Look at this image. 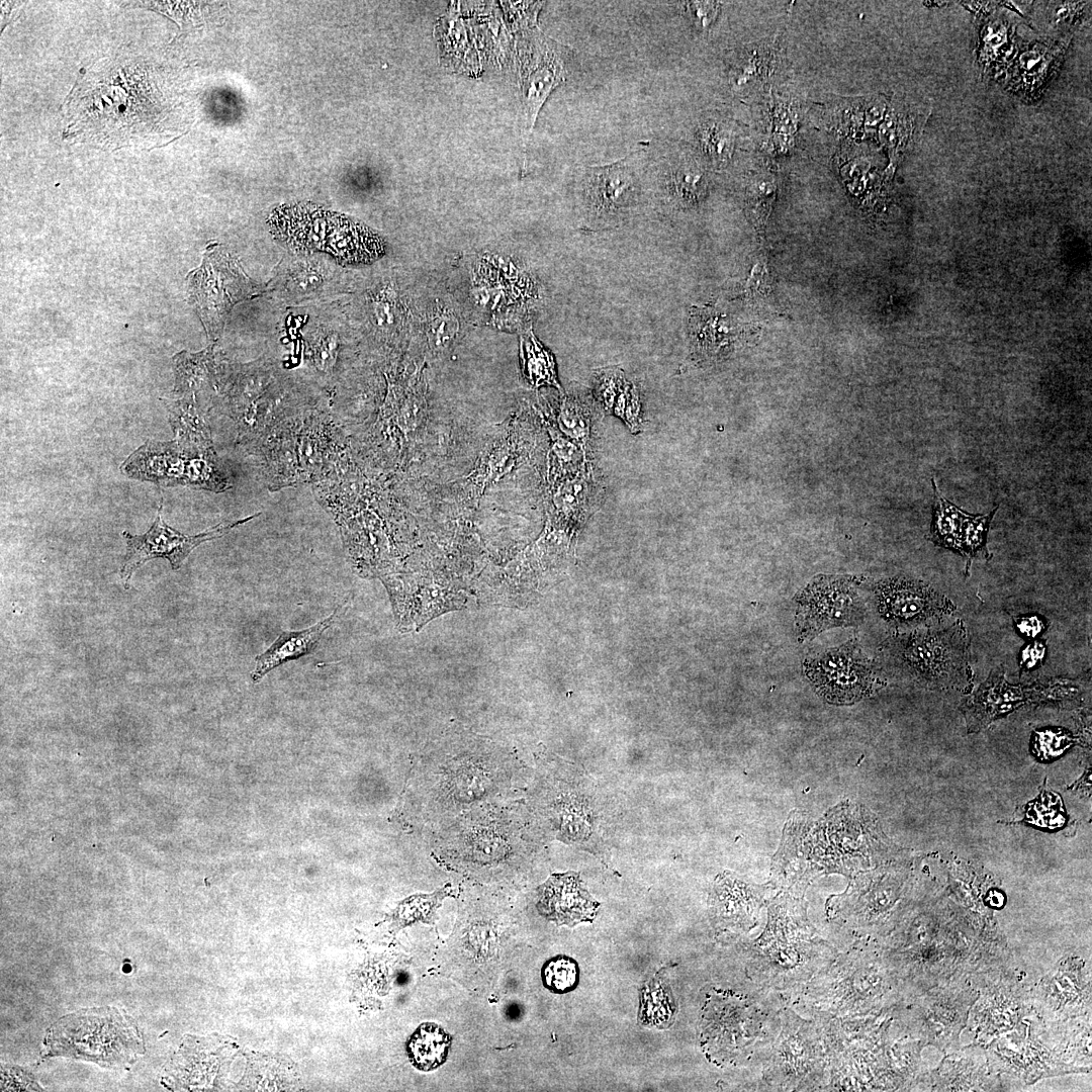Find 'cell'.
<instances>
[{
	"mask_svg": "<svg viewBox=\"0 0 1092 1092\" xmlns=\"http://www.w3.org/2000/svg\"><path fill=\"white\" fill-rule=\"evenodd\" d=\"M763 1077L779 1090L827 1087L829 1061L815 1021L801 1018L790 1008L781 1011L780 1033L771 1044Z\"/></svg>",
	"mask_w": 1092,
	"mask_h": 1092,
	"instance_id": "ba28073f",
	"label": "cell"
},
{
	"mask_svg": "<svg viewBox=\"0 0 1092 1092\" xmlns=\"http://www.w3.org/2000/svg\"><path fill=\"white\" fill-rule=\"evenodd\" d=\"M796 621L801 639L826 629L860 622L863 605L850 577L820 576L797 596Z\"/></svg>",
	"mask_w": 1092,
	"mask_h": 1092,
	"instance_id": "4fadbf2b",
	"label": "cell"
},
{
	"mask_svg": "<svg viewBox=\"0 0 1092 1092\" xmlns=\"http://www.w3.org/2000/svg\"><path fill=\"white\" fill-rule=\"evenodd\" d=\"M170 424L178 442L201 449L213 447L207 419L193 399L173 402Z\"/></svg>",
	"mask_w": 1092,
	"mask_h": 1092,
	"instance_id": "4316f807",
	"label": "cell"
},
{
	"mask_svg": "<svg viewBox=\"0 0 1092 1092\" xmlns=\"http://www.w3.org/2000/svg\"><path fill=\"white\" fill-rule=\"evenodd\" d=\"M837 953L809 922L804 908L783 900L771 907L763 932L750 946L749 971L764 988L798 991Z\"/></svg>",
	"mask_w": 1092,
	"mask_h": 1092,
	"instance_id": "3957f363",
	"label": "cell"
},
{
	"mask_svg": "<svg viewBox=\"0 0 1092 1092\" xmlns=\"http://www.w3.org/2000/svg\"><path fill=\"white\" fill-rule=\"evenodd\" d=\"M1080 2H1065L1055 6L1052 18L1055 24H1072L1079 16L1084 5Z\"/></svg>",
	"mask_w": 1092,
	"mask_h": 1092,
	"instance_id": "7bdbcfd3",
	"label": "cell"
},
{
	"mask_svg": "<svg viewBox=\"0 0 1092 1092\" xmlns=\"http://www.w3.org/2000/svg\"><path fill=\"white\" fill-rule=\"evenodd\" d=\"M996 507L988 515L972 516L967 514L963 525L961 534L962 552L961 555L966 558V572H968L972 559L979 553L989 558L990 554L986 547L987 534L994 514L997 511Z\"/></svg>",
	"mask_w": 1092,
	"mask_h": 1092,
	"instance_id": "4dcf8cb0",
	"label": "cell"
},
{
	"mask_svg": "<svg viewBox=\"0 0 1092 1092\" xmlns=\"http://www.w3.org/2000/svg\"><path fill=\"white\" fill-rule=\"evenodd\" d=\"M1069 41H1035L1017 53L1008 70L1009 89L1025 99H1036L1056 74Z\"/></svg>",
	"mask_w": 1092,
	"mask_h": 1092,
	"instance_id": "d6986e66",
	"label": "cell"
},
{
	"mask_svg": "<svg viewBox=\"0 0 1092 1092\" xmlns=\"http://www.w3.org/2000/svg\"><path fill=\"white\" fill-rule=\"evenodd\" d=\"M1049 689L1045 686L1041 688L1011 686L1005 680L1003 667L999 666L992 670L989 677L966 702L970 728H979L1029 699L1042 697L1039 694L1045 695L1044 692Z\"/></svg>",
	"mask_w": 1092,
	"mask_h": 1092,
	"instance_id": "ffe728a7",
	"label": "cell"
},
{
	"mask_svg": "<svg viewBox=\"0 0 1092 1092\" xmlns=\"http://www.w3.org/2000/svg\"><path fill=\"white\" fill-rule=\"evenodd\" d=\"M522 69V88L530 130L550 92L564 81L559 48L543 37L535 38Z\"/></svg>",
	"mask_w": 1092,
	"mask_h": 1092,
	"instance_id": "ac0fdd59",
	"label": "cell"
},
{
	"mask_svg": "<svg viewBox=\"0 0 1092 1092\" xmlns=\"http://www.w3.org/2000/svg\"><path fill=\"white\" fill-rule=\"evenodd\" d=\"M1003 902H1004V897H1003V895L1001 893H992V895H990V904L992 906L999 907V906H1001L1003 904Z\"/></svg>",
	"mask_w": 1092,
	"mask_h": 1092,
	"instance_id": "ee69618b",
	"label": "cell"
},
{
	"mask_svg": "<svg viewBox=\"0 0 1092 1092\" xmlns=\"http://www.w3.org/2000/svg\"><path fill=\"white\" fill-rule=\"evenodd\" d=\"M1072 734L1063 728H1044L1034 732L1031 751L1040 761H1052L1060 757L1072 744Z\"/></svg>",
	"mask_w": 1092,
	"mask_h": 1092,
	"instance_id": "e575fe53",
	"label": "cell"
},
{
	"mask_svg": "<svg viewBox=\"0 0 1092 1092\" xmlns=\"http://www.w3.org/2000/svg\"><path fill=\"white\" fill-rule=\"evenodd\" d=\"M1045 654V646L1040 641H1032L1021 650L1020 666L1024 670L1038 666Z\"/></svg>",
	"mask_w": 1092,
	"mask_h": 1092,
	"instance_id": "60d3db41",
	"label": "cell"
},
{
	"mask_svg": "<svg viewBox=\"0 0 1092 1092\" xmlns=\"http://www.w3.org/2000/svg\"><path fill=\"white\" fill-rule=\"evenodd\" d=\"M338 352V341L335 336L323 339L313 350L314 365L323 371L329 370L335 363Z\"/></svg>",
	"mask_w": 1092,
	"mask_h": 1092,
	"instance_id": "ab89813d",
	"label": "cell"
},
{
	"mask_svg": "<svg viewBox=\"0 0 1092 1092\" xmlns=\"http://www.w3.org/2000/svg\"><path fill=\"white\" fill-rule=\"evenodd\" d=\"M340 441L330 417L299 414L285 420L256 442L266 485L275 491L321 480L330 472Z\"/></svg>",
	"mask_w": 1092,
	"mask_h": 1092,
	"instance_id": "277c9868",
	"label": "cell"
},
{
	"mask_svg": "<svg viewBox=\"0 0 1092 1092\" xmlns=\"http://www.w3.org/2000/svg\"><path fill=\"white\" fill-rule=\"evenodd\" d=\"M520 362L523 377L530 386H552L563 392L553 355L537 340L531 329L520 337Z\"/></svg>",
	"mask_w": 1092,
	"mask_h": 1092,
	"instance_id": "d4e9b609",
	"label": "cell"
},
{
	"mask_svg": "<svg viewBox=\"0 0 1092 1092\" xmlns=\"http://www.w3.org/2000/svg\"><path fill=\"white\" fill-rule=\"evenodd\" d=\"M1017 52L1015 27L1008 20L995 16L982 23L976 55L985 76L996 78L1007 72Z\"/></svg>",
	"mask_w": 1092,
	"mask_h": 1092,
	"instance_id": "603a6c76",
	"label": "cell"
},
{
	"mask_svg": "<svg viewBox=\"0 0 1092 1092\" xmlns=\"http://www.w3.org/2000/svg\"><path fill=\"white\" fill-rule=\"evenodd\" d=\"M641 408L638 385L625 378L615 399L612 414L620 418L632 434L637 435L641 433Z\"/></svg>",
	"mask_w": 1092,
	"mask_h": 1092,
	"instance_id": "1f68e13d",
	"label": "cell"
},
{
	"mask_svg": "<svg viewBox=\"0 0 1092 1092\" xmlns=\"http://www.w3.org/2000/svg\"><path fill=\"white\" fill-rule=\"evenodd\" d=\"M1018 632L1027 637H1037L1046 627L1042 618L1037 615H1024L1014 619Z\"/></svg>",
	"mask_w": 1092,
	"mask_h": 1092,
	"instance_id": "b9f144b4",
	"label": "cell"
},
{
	"mask_svg": "<svg viewBox=\"0 0 1092 1092\" xmlns=\"http://www.w3.org/2000/svg\"><path fill=\"white\" fill-rule=\"evenodd\" d=\"M271 226L297 250L321 251L340 262H372L384 253L381 238L365 225L311 204L281 206L271 214Z\"/></svg>",
	"mask_w": 1092,
	"mask_h": 1092,
	"instance_id": "5b68a950",
	"label": "cell"
},
{
	"mask_svg": "<svg viewBox=\"0 0 1092 1092\" xmlns=\"http://www.w3.org/2000/svg\"><path fill=\"white\" fill-rule=\"evenodd\" d=\"M896 646L902 666L920 682L933 689L971 684L968 633L962 621L904 635Z\"/></svg>",
	"mask_w": 1092,
	"mask_h": 1092,
	"instance_id": "9c48e42d",
	"label": "cell"
},
{
	"mask_svg": "<svg viewBox=\"0 0 1092 1092\" xmlns=\"http://www.w3.org/2000/svg\"><path fill=\"white\" fill-rule=\"evenodd\" d=\"M804 670L816 692L836 705L861 700L875 682L873 666L853 640L806 660Z\"/></svg>",
	"mask_w": 1092,
	"mask_h": 1092,
	"instance_id": "5bb4252c",
	"label": "cell"
},
{
	"mask_svg": "<svg viewBox=\"0 0 1092 1092\" xmlns=\"http://www.w3.org/2000/svg\"><path fill=\"white\" fill-rule=\"evenodd\" d=\"M669 152L662 164L661 180L664 195L676 208L697 206L705 197L709 176L707 169L686 151Z\"/></svg>",
	"mask_w": 1092,
	"mask_h": 1092,
	"instance_id": "44dd1931",
	"label": "cell"
},
{
	"mask_svg": "<svg viewBox=\"0 0 1092 1092\" xmlns=\"http://www.w3.org/2000/svg\"><path fill=\"white\" fill-rule=\"evenodd\" d=\"M599 905L575 873L552 875L538 888L540 913L558 925L592 921Z\"/></svg>",
	"mask_w": 1092,
	"mask_h": 1092,
	"instance_id": "e0dca14e",
	"label": "cell"
},
{
	"mask_svg": "<svg viewBox=\"0 0 1092 1092\" xmlns=\"http://www.w3.org/2000/svg\"><path fill=\"white\" fill-rule=\"evenodd\" d=\"M692 353L699 359H714L723 354L733 337L732 327L717 311L695 307L689 318Z\"/></svg>",
	"mask_w": 1092,
	"mask_h": 1092,
	"instance_id": "cb8c5ba5",
	"label": "cell"
},
{
	"mask_svg": "<svg viewBox=\"0 0 1092 1092\" xmlns=\"http://www.w3.org/2000/svg\"><path fill=\"white\" fill-rule=\"evenodd\" d=\"M624 371L618 366L598 368L594 372V398L599 410L611 415L618 392L625 380Z\"/></svg>",
	"mask_w": 1092,
	"mask_h": 1092,
	"instance_id": "d6a6232c",
	"label": "cell"
},
{
	"mask_svg": "<svg viewBox=\"0 0 1092 1092\" xmlns=\"http://www.w3.org/2000/svg\"><path fill=\"white\" fill-rule=\"evenodd\" d=\"M259 515L260 513H257L235 522L220 523L196 535H186L164 523L160 506L156 520L145 534L131 535L125 531L122 533L126 542V553L120 567V576L127 587L129 578L139 567L147 561L159 557L167 559L172 569L176 570L180 568L195 547L205 541L226 535L239 525L245 524Z\"/></svg>",
	"mask_w": 1092,
	"mask_h": 1092,
	"instance_id": "9a60e30c",
	"label": "cell"
},
{
	"mask_svg": "<svg viewBox=\"0 0 1092 1092\" xmlns=\"http://www.w3.org/2000/svg\"><path fill=\"white\" fill-rule=\"evenodd\" d=\"M571 394L560 405L557 422L563 434L585 449L590 442V404Z\"/></svg>",
	"mask_w": 1092,
	"mask_h": 1092,
	"instance_id": "f1b7e54d",
	"label": "cell"
},
{
	"mask_svg": "<svg viewBox=\"0 0 1092 1092\" xmlns=\"http://www.w3.org/2000/svg\"><path fill=\"white\" fill-rule=\"evenodd\" d=\"M542 979L544 986L552 992H569L578 982L577 964L570 958L556 957L544 965Z\"/></svg>",
	"mask_w": 1092,
	"mask_h": 1092,
	"instance_id": "836d02e7",
	"label": "cell"
},
{
	"mask_svg": "<svg viewBox=\"0 0 1092 1092\" xmlns=\"http://www.w3.org/2000/svg\"><path fill=\"white\" fill-rule=\"evenodd\" d=\"M47 1054L81 1059L105 1067L132 1063L144 1053L133 1021L111 1007L67 1015L48 1030Z\"/></svg>",
	"mask_w": 1092,
	"mask_h": 1092,
	"instance_id": "8992f818",
	"label": "cell"
},
{
	"mask_svg": "<svg viewBox=\"0 0 1092 1092\" xmlns=\"http://www.w3.org/2000/svg\"><path fill=\"white\" fill-rule=\"evenodd\" d=\"M450 1035L440 1026L425 1022L410 1037L406 1045L412 1064L421 1071H432L447 1059Z\"/></svg>",
	"mask_w": 1092,
	"mask_h": 1092,
	"instance_id": "484cf974",
	"label": "cell"
},
{
	"mask_svg": "<svg viewBox=\"0 0 1092 1092\" xmlns=\"http://www.w3.org/2000/svg\"><path fill=\"white\" fill-rule=\"evenodd\" d=\"M515 770L500 745L469 734L447 735L419 757L398 812L411 828L433 832L474 807L508 800Z\"/></svg>",
	"mask_w": 1092,
	"mask_h": 1092,
	"instance_id": "6da1fadb",
	"label": "cell"
},
{
	"mask_svg": "<svg viewBox=\"0 0 1092 1092\" xmlns=\"http://www.w3.org/2000/svg\"><path fill=\"white\" fill-rule=\"evenodd\" d=\"M642 152L584 171L582 205L589 230L612 229L629 219L642 197Z\"/></svg>",
	"mask_w": 1092,
	"mask_h": 1092,
	"instance_id": "30bf717a",
	"label": "cell"
},
{
	"mask_svg": "<svg viewBox=\"0 0 1092 1092\" xmlns=\"http://www.w3.org/2000/svg\"><path fill=\"white\" fill-rule=\"evenodd\" d=\"M525 812L502 800L461 813L432 833L433 852L445 866L480 879H502L529 853Z\"/></svg>",
	"mask_w": 1092,
	"mask_h": 1092,
	"instance_id": "7a4b0ae2",
	"label": "cell"
},
{
	"mask_svg": "<svg viewBox=\"0 0 1092 1092\" xmlns=\"http://www.w3.org/2000/svg\"><path fill=\"white\" fill-rule=\"evenodd\" d=\"M688 18L701 30L708 29L719 12V3L713 1L682 2Z\"/></svg>",
	"mask_w": 1092,
	"mask_h": 1092,
	"instance_id": "f35d334b",
	"label": "cell"
},
{
	"mask_svg": "<svg viewBox=\"0 0 1092 1092\" xmlns=\"http://www.w3.org/2000/svg\"><path fill=\"white\" fill-rule=\"evenodd\" d=\"M339 608L317 624L299 631H284L261 654L255 658L256 666L251 673L254 682L287 661L310 654L316 648L324 633L333 625Z\"/></svg>",
	"mask_w": 1092,
	"mask_h": 1092,
	"instance_id": "7402d4cb",
	"label": "cell"
},
{
	"mask_svg": "<svg viewBox=\"0 0 1092 1092\" xmlns=\"http://www.w3.org/2000/svg\"><path fill=\"white\" fill-rule=\"evenodd\" d=\"M1026 820L1039 828H1060L1066 821L1061 798L1057 794L1048 793L1030 802Z\"/></svg>",
	"mask_w": 1092,
	"mask_h": 1092,
	"instance_id": "8d00e7d4",
	"label": "cell"
},
{
	"mask_svg": "<svg viewBox=\"0 0 1092 1092\" xmlns=\"http://www.w3.org/2000/svg\"><path fill=\"white\" fill-rule=\"evenodd\" d=\"M189 277L192 303L206 331L215 335L235 303L249 294L251 284L235 260L216 247L207 250Z\"/></svg>",
	"mask_w": 1092,
	"mask_h": 1092,
	"instance_id": "8fae6325",
	"label": "cell"
},
{
	"mask_svg": "<svg viewBox=\"0 0 1092 1092\" xmlns=\"http://www.w3.org/2000/svg\"><path fill=\"white\" fill-rule=\"evenodd\" d=\"M932 487L935 494V505L931 525L932 541L943 548L957 551L961 554L962 525L967 516L960 508L945 499L937 489L934 479Z\"/></svg>",
	"mask_w": 1092,
	"mask_h": 1092,
	"instance_id": "83f0119b",
	"label": "cell"
},
{
	"mask_svg": "<svg viewBox=\"0 0 1092 1092\" xmlns=\"http://www.w3.org/2000/svg\"><path fill=\"white\" fill-rule=\"evenodd\" d=\"M749 204L756 219L764 221L775 198L776 182L770 177H760L754 180L750 187Z\"/></svg>",
	"mask_w": 1092,
	"mask_h": 1092,
	"instance_id": "74e56055",
	"label": "cell"
},
{
	"mask_svg": "<svg viewBox=\"0 0 1092 1092\" xmlns=\"http://www.w3.org/2000/svg\"><path fill=\"white\" fill-rule=\"evenodd\" d=\"M697 140L705 156L720 164L731 155L734 132L731 124L726 120L709 118L700 124Z\"/></svg>",
	"mask_w": 1092,
	"mask_h": 1092,
	"instance_id": "f546056e",
	"label": "cell"
},
{
	"mask_svg": "<svg viewBox=\"0 0 1092 1092\" xmlns=\"http://www.w3.org/2000/svg\"><path fill=\"white\" fill-rule=\"evenodd\" d=\"M459 331V322L447 308L437 309L430 317L428 341L431 349L443 353L451 347Z\"/></svg>",
	"mask_w": 1092,
	"mask_h": 1092,
	"instance_id": "d590c367",
	"label": "cell"
},
{
	"mask_svg": "<svg viewBox=\"0 0 1092 1092\" xmlns=\"http://www.w3.org/2000/svg\"><path fill=\"white\" fill-rule=\"evenodd\" d=\"M876 598L883 618L898 626H917L956 611L946 596L921 580L906 577L880 581Z\"/></svg>",
	"mask_w": 1092,
	"mask_h": 1092,
	"instance_id": "2e32d148",
	"label": "cell"
},
{
	"mask_svg": "<svg viewBox=\"0 0 1092 1092\" xmlns=\"http://www.w3.org/2000/svg\"><path fill=\"white\" fill-rule=\"evenodd\" d=\"M128 477L160 485H185L221 492L233 486L231 476L213 447L208 449L170 442L148 441L121 464Z\"/></svg>",
	"mask_w": 1092,
	"mask_h": 1092,
	"instance_id": "52a82bcc",
	"label": "cell"
},
{
	"mask_svg": "<svg viewBox=\"0 0 1092 1092\" xmlns=\"http://www.w3.org/2000/svg\"><path fill=\"white\" fill-rule=\"evenodd\" d=\"M769 1015L745 998H710L703 1016L704 1045L721 1060L746 1054L765 1038Z\"/></svg>",
	"mask_w": 1092,
	"mask_h": 1092,
	"instance_id": "7c38bea8",
	"label": "cell"
}]
</instances>
